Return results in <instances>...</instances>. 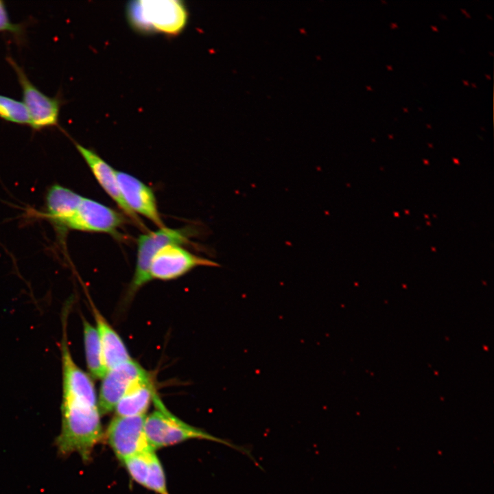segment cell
Listing matches in <instances>:
<instances>
[{
  "label": "cell",
  "instance_id": "277c9868",
  "mask_svg": "<svg viewBox=\"0 0 494 494\" xmlns=\"http://www.w3.org/2000/svg\"><path fill=\"white\" fill-rule=\"evenodd\" d=\"M124 220L122 215L113 209L95 200L82 197L77 206L56 226L61 231L72 229L115 235Z\"/></svg>",
  "mask_w": 494,
  "mask_h": 494
},
{
  "label": "cell",
  "instance_id": "603a6c76",
  "mask_svg": "<svg viewBox=\"0 0 494 494\" xmlns=\"http://www.w3.org/2000/svg\"><path fill=\"white\" fill-rule=\"evenodd\" d=\"M366 88L370 90H373V89L370 86H366Z\"/></svg>",
  "mask_w": 494,
  "mask_h": 494
},
{
  "label": "cell",
  "instance_id": "30bf717a",
  "mask_svg": "<svg viewBox=\"0 0 494 494\" xmlns=\"http://www.w3.org/2000/svg\"><path fill=\"white\" fill-rule=\"evenodd\" d=\"M115 175L121 194L130 209L147 217L159 228L165 227L152 189L128 173L115 171Z\"/></svg>",
  "mask_w": 494,
  "mask_h": 494
},
{
  "label": "cell",
  "instance_id": "44dd1931",
  "mask_svg": "<svg viewBox=\"0 0 494 494\" xmlns=\"http://www.w3.org/2000/svg\"><path fill=\"white\" fill-rule=\"evenodd\" d=\"M462 82H463L464 84H469V82H468L467 80H462Z\"/></svg>",
  "mask_w": 494,
  "mask_h": 494
},
{
  "label": "cell",
  "instance_id": "83f0119b",
  "mask_svg": "<svg viewBox=\"0 0 494 494\" xmlns=\"http://www.w3.org/2000/svg\"><path fill=\"white\" fill-rule=\"evenodd\" d=\"M426 126H427V127H429V128H431V125H430V124H427Z\"/></svg>",
  "mask_w": 494,
  "mask_h": 494
},
{
  "label": "cell",
  "instance_id": "ba28073f",
  "mask_svg": "<svg viewBox=\"0 0 494 494\" xmlns=\"http://www.w3.org/2000/svg\"><path fill=\"white\" fill-rule=\"evenodd\" d=\"M149 377L146 370L132 359L108 370L102 379L97 401L99 412L106 414L114 410L134 384Z\"/></svg>",
  "mask_w": 494,
  "mask_h": 494
},
{
  "label": "cell",
  "instance_id": "7402d4cb",
  "mask_svg": "<svg viewBox=\"0 0 494 494\" xmlns=\"http://www.w3.org/2000/svg\"><path fill=\"white\" fill-rule=\"evenodd\" d=\"M386 67H387V68H388V69H390V70H392V67L391 65H387Z\"/></svg>",
  "mask_w": 494,
  "mask_h": 494
},
{
  "label": "cell",
  "instance_id": "7a4b0ae2",
  "mask_svg": "<svg viewBox=\"0 0 494 494\" xmlns=\"http://www.w3.org/2000/svg\"><path fill=\"white\" fill-rule=\"evenodd\" d=\"M152 401L156 410L145 418V433L153 450L190 439H201L222 443L246 455L256 462L251 450L247 447L235 445L183 422L166 408L156 393Z\"/></svg>",
  "mask_w": 494,
  "mask_h": 494
},
{
  "label": "cell",
  "instance_id": "ac0fdd59",
  "mask_svg": "<svg viewBox=\"0 0 494 494\" xmlns=\"http://www.w3.org/2000/svg\"><path fill=\"white\" fill-rule=\"evenodd\" d=\"M23 30L22 25L12 23L3 1L0 0V32L19 36L23 34Z\"/></svg>",
  "mask_w": 494,
  "mask_h": 494
},
{
  "label": "cell",
  "instance_id": "5bb4252c",
  "mask_svg": "<svg viewBox=\"0 0 494 494\" xmlns=\"http://www.w3.org/2000/svg\"><path fill=\"white\" fill-rule=\"evenodd\" d=\"M82 320L87 368L94 378L102 379L107 369L97 329L84 317Z\"/></svg>",
  "mask_w": 494,
  "mask_h": 494
},
{
  "label": "cell",
  "instance_id": "d6986e66",
  "mask_svg": "<svg viewBox=\"0 0 494 494\" xmlns=\"http://www.w3.org/2000/svg\"><path fill=\"white\" fill-rule=\"evenodd\" d=\"M390 27H391V28H395V27H398L397 23H392V22L390 23Z\"/></svg>",
  "mask_w": 494,
  "mask_h": 494
},
{
  "label": "cell",
  "instance_id": "3957f363",
  "mask_svg": "<svg viewBox=\"0 0 494 494\" xmlns=\"http://www.w3.org/2000/svg\"><path fill=\"white\" fill-rule=\"evenodd\" d=\"M126 16L130 26L138 32L176 36L185 28L189 14L182 1L139 0L128 3Z\"/></svg>",
  "mask_w": 494,
  "mask_h": 494
},
{
  "label": "cell",
  "instance_id": "484cf974",
  "mask_svg": "<svg viewBox=\"0 0 494 494\" xmlns=\"http://www.w3.org/2000/svg\"><path fill=\"white\" fill-rule=\"evenodd\" d=\"M403 109L404 111H408V108H403Z\"/></svg>",
  "mask_w": 494,
  "mask_h": 494
},
{
  "label": "cell",
  "instance_id": "2e32d148",
  "mask_svg": "<svg viewBox=\"0 0 494 494\" xmlns=\"http://www.w3.org/2000/svg\"><path fill=\"white\" fill-rule=\"evenodd\" d=\"M154 450H149L131 456L122 462L131 478L144 486L148 474Z\"/></svg>",
  "mask_w": 494,
  "mask_h": 494
},
{
  "label": "cell",
  "instance_id": "52a82bcc",
  "mask_svg": "<svg viewBox=\"0 0 494 494\" xmlns=\"http://www.w3.org/2000/svg\"><path fill=\"white\" fill-rule=\"evenodd\" d=\"M145 414L116 416L110 421L106 431L107 440L121 462L138 453L153 450L145 433Z\"/></svg>",
  "mask_w": 494,
  "mask_h": 494
},
{
  "label": "cell",
  "instance_id": "4fadbf2b",
  "mask_svg": "<svg viewBox=\"0 0 494 494\" xmlns=\"http://www.w3.org/2000/svg\"><path fill=\"white\" fill-rule=\"evenodd\" d=\"M156 392L150 378L134 384L117 403L116 416H132L145 414Z\"/></svg>",
  "mask_w": 494,
  "mask_h": 494
},
{
  "label": "cell",
  "instance_id": "ffe728a7",
  "mask_svg": "<svg viewBox=\"0 0 494 494\" xmlns=\"http://www.w3.org/2000/svg\"><path fill=\"white\" fill-rule=\"evenodd\" d=\"M431 27H432V30H435V31H438V28L437 26H436V25H431Z\"/></svg>",
  "mask_w": 494,
  "mask_h": 494
},
{
  "label": "cell",
  "instance_id": "8fae6325",
  "mask_svg": "<svg viewBox=\"0 0 494 494\" xmlns=\"http://www.w3.org/2000/svg\"><path fill=\"white\" fill-rule=\"evenodd\" d=\"M75 145L103 189L130 220L140 228L145 226L124 201L117 180L115 170L93 150L75 142Z\"/></svg>",
  "mask_w": 494,
  "mask_h": 494
},
{
  "label": "cell",
  "instance_id": "cb8c5ba5",
  "mask_svg": "<svg viewBox=\"0 0 494 494\" xmlns=\"http://www.w3.org/2000/svg\"><path fill=\"white\" fill-rule=\"evenodd\" d=\"M485 76H486V78H489V79H490V78H491V76H490V75H488V74H485Z\"/></svg>",
  "mask_w": 494,
  "mask_h": 494
},
{
  "label": "cell",
  "instance_id": "9a60e30c",
  "mask_svg": "<svg viewBox=\"0 0 494 494\" xmlns=\"http://www.w3.org/2000/svg\"><path fill=\"white\" fill-rule=\"evenodd\" d=\"M0 118L14 124L28 125L30 119L23 103L0 95Z\"/></svg>",
  "mask_w": 494,
  "mask_h": 494
},
{
  "label": "cell",
  "instance_id": "d4e9b609",
  "mask_svg": "<svg viewBox=\"0 0 494 494\" xmlns=\"http://www.w3.org/2000/svg\"><path fill=\"white\" fill-rule=\"evenodd\" d=\"M471 85H472L473 86H474L475 88H476V87H477L476 84H474V83H471Z\"/></svg>",
  "mask_w": 494,
  "mask_h": 494
},
{
  "label": "cell",
  "instance_id": "6da1fadb",
  "mask_svg": "<svg viewBox=\"0 0 494 494\" xmlns=\"http://www.w3.org/2000/svg\"><path fill=\"white\" fill-rule=\"evenodd\" d=\"M61 427L55 444L60 456L76 453L88 461L102 436L95 386L69 351L61 354Z\"/></svg>",
  "mask_w": 494,
  "mask_h": 494
},
{
  "label": "cell",
  "instance_id": "4316f807",
  "mask_svg": "<svg viewBox=\"0 0 494 494\" xmlns=\"http://www.w3.org/2000/svg\"><path fill=\"white\" fill-rule=\"evenodd\" d=\"M486 16H487L488 17H489L490 19H493L491 15L486 14Z\"/></svg>",
  "mask_w": 494,
  "mask_h": 494
},
{
  "label": "cell",
  "instance_id": "e0dca14e",
  "mask_svg": "<svg viewBox=\"0 0 494 494\" xmlns=\"http://www.w3.org/2000/svg\"><path fill=\"white\" fill-rule=\"evenodd\" d=\"M144 487L158 494H169L166 485L165 473L161 463L155 453L151 459Z\"/></svg>",
  "mask_w": 494,
  "mask_h": 494
},
{
  "label": "cell",
  "instance_id": "f1b7e54d",
  "mask_svg": "<svg viewBox=\"0 0 494 494\" xmlns=\"http://www.w3.org/2000/svg\"><path fill=\"white\" fill-rule=\"evenodd\" d=\"M381 1H382V2H384V3H386V1H384V0H381Z\"/></svg>",
  "mask_w": 494,
  "mask_h": 494
},
{
  "label": "cell",
  "instance_id": "7c38bea8",
  "mask_svg": "<svg viewBox=\"0 0 494 494\" xmlns=\"http://www.w3.org/2000/svg\"><path fill=\"white\" fill-rule=\"evenodd\" d=\"M96 324L105 366L110 370L132 358L118 333L110 325L91 298L89 300Z\"/></svg>",
  "mask_w": 494,
  "mask_h": 494
},
{
  "label": "cell",
  "instance_id": "5b68a950",
  "mask_svg": "<svg viewBox=\"0 0 494 494\" xmlns=\"http://www.w3.org/2000/svg\"><path fill=\"white\" fill-rule=\"evenodd\" d=\"M189 236L187 228L174 229L165 226L140 235L137 239L136 268L129 286V295L132 296L151 280L150 265L153 257L162 247L169 244H185Z\"/></svg>",
  "mask_w": 494,
  "mask_h": 494
},
{
  "label": "cell",
  "instance_id": "8992f818",
  "mask_svg": "<svg viewBox=\"0 0 494 494\" xmlns=\"http://www.w3.org/2000/svg\"><path fill=\"white\" fill-rule=\"evenodd\" d=\"M7 60L15 71L23 94V103L30 119V127L35 130L58 125L61 99L50 97L32 83L24 70L10 57Z\"/></svg>",
  "mask_w": 494,
  "mask_h": 494
},
{
  "label": "cell",
  "instance_id": "9c48e42d",
  "mask_svg": "<svg viewBox=\"0 0 494 494\" xmlns=\"http://www.w3.org/2000/svg\"><path fill=\"white\" fill-rule=\"evenodd\" d=\"M198 266L219 267L208 259L190 252L178 244L162 247L152 259L150 268L152 279L172 280Z\"/></svg>",
  "mask_w": 494,
  "mask_h": 494
}]
</instances>
